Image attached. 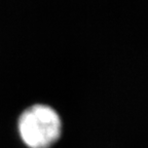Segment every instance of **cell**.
Listing matches in <instances>:
<instances>
[{
    "mask_svg": "<svg viewBox=\"0 0 148 148\" xmlns=\"http://www.w3.org/2000/svg\"><path fill=\"white\" fill-rule=\"evenodd\" d=\"M16 127L21 141L28 148H51L63 133L58 111L41 103L26 108L18 116Z\"/></svg>",
    "mask_w": 148,
    "mask_h": 148,
    "instance_id": "6da1fadb",
    "label": "cell"
}]
</instances>
